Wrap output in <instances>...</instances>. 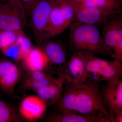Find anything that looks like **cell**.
I'll use <instances>...</instances> for the list:
<instances>
[{"label": "cell", "mask_w": 122, "mask_h": 122, "mask_svg": "<svg viewBox=\"0 0 122 122\" xmlns=\"http://www.w3.org/2000/svg\"><path fill=\"white\" fill-rule=\"evenodd\" d=\"M21 121L14 107L0 99V122H17Z\"/></svg>", "instance_id": "18"}, {"label": "cell", "mask_w": 122, "mask_h": 122, "mask_svg": "<svg viewBox=\"0 0 122 122\" xmlns=\"http://www.w3.org/2000/svg\"><path fill=\"white\" fill-rule=\"evenodd\" d=\"M74 17V9L71 0H58L51 14L48 39L63 33L73 21Z\"/></svg>", "instance_id": "4"}, {"label": "cell", "mask_w": 122, "mask_h": 122, "mask_svg": "<svg viewBox=\"0 0 122 122\" xmlns=\"http://www.w3.org/2000/svg\"><path fill=\"white\" fill-rule=\"evenodd\" d=\"M122 122V111L118 113L114 118L113 122Z\"/></svg>", "instance_id": "25"}, {"label": "cell", "mask_w": 122, "mask_h": 122, "mask_svg": "<svg viewBox=\"0 0 122 122\" xmlns=\"http://www.w3.org/2000/svg\"><path fill=\"white\" fill-rule=\"evenodd\" d=\"M58 0H39L30 10V26L37 40L48 39L47 34L51 12Z\"/></svg>", "instance_id": "5"}, {"label": "cell", "mask_w": 122, "mask_h": 122, "mask_svg": "<svg viewBox=\"0 0 122 122\" xmlns=\"http://www.w3.org/2000/svg\"><path fill=\"white\" fill-rule=\"evenodd\" d=\"M58 79V78L53 77L50 78L46 79L41 81L33 82L25 85V86L27 89L32 90L33 91L35 92L40 88L52 83L57 80Z\"/></svg>", "instance_id": "22"}, {"label": "cell", "mask_w": 122, "mask_h": 122, "mask_svg": "<svg viewBox=\"0 0 122 122\" xmlns=\"http://www.w3.org/2000/svg\"><path fill=\"white\" fill-rule=\"evenodd\" d=\"M26 22L21 13L11 3L0 2V30L24 32Z\"/></svg>", "instance_id": "9"}, {"label": "cell", "mask_w": 122, "mask_h": 122, "mask_svg": "<svg viewBox=\"0 0 122 122\" xmlns=\"http://www.w3.org/2000/svg\"><path fill=\"white\" fill-rule=\"evenodd\" d=\"M50 122H111L110 119L99 114H85L78 113L62 114L56 112L49 117Z\"/></svg>", "instance_id": "14"}, {"label": "cell", "mask_w": 122, "mask_h": 122, "mask_svg": "<svg viewBox=\"0 0 122 122\" xmlns=\"http://www.w3.org/2000/svg\"><path fill=\"white\" fill-rule=\"evenodd\" d=\"M79 52L85 63L86 80L99 83L105 81L111 86H116L121 80L122 62L116 59L110 61L102 59L87 51Z\"/></svg>", "instance_id": "3"}, {"label": "cell", "mask_w": 122, "mask_h": 122, "mask_svg": "<svg viewBox=\"0 0 122 122\" xmlns=\"http://www.w3.org/2000/svg\"><path fill=\"white\" fill-rule=\"evenodd\" d=\"M16 44L20 48L24 58L33 47L30 39L25 36L24 32L18 35Z\"/></svg>", "instance_id": "20"}, {"label": "cell", "mask_w": 122, "mask_h": 122, "mask_svg": "<svg viewBox=\"0 0 122 122\" xmlns=\"http://www.w3.org/2000/svg\"><path fill=\"white\" fill-rule=\"evenodd\" d=\"M85 63L81 52L72 53L71 57L58 74V78L63 84L79 83L86 80Z\"/></svg>", "instance_id": "8"}, {"label": "cell", "mask_w": 122, "mask_h": 122, "mask_svg": "<svg viewBox=\"0 0 122 122\" xmlns=\"http://www.w3.org/2000/svg\"><path fill=\"white\" fill-rule=\"evenodd\" d=\"M1 0H0V2H2V1H1Z\"/></svg>", "instance_id": "26"}, {"label": "cell", "mask_w": 122, "mask_h": 122, "mask_svg": "<svg viewBox=\"0 0 122 122\" xmlns=\"http://www.w3.org/2000/svg\"><path fill=\"white\" fill-rule=\"evenodd\" d=\"M20 33H22L0 30V50L2 53L15 44L18 36Z\"/></svg>", "instance_id": "19"}, {"label": "cell", "mask_w": 122, "mask_h": 122, "mask_svg": "<svg viewBox=\"0 0 122 122\" xmlns=\"http://www.w3.org/2000/svg\"><path fill=\"white\" fill-rule=\"evenodd\" d=\"M69 27L68 45L72 53L87 51L117 60L113 52L105 43L98 26L73 21Z\"/></svg>", "instance_id": "1"}, {"label": "cell", "mask_w": 122, "mask_h": 122, "mask_svg": "<svg viewBox=\"0 0 122 122\" xmlns=\"http://www.w3.org/2000/svg\"><path fill=\"white\" fill-rule=\"evenodd\" d=\"M79 4L86 6L109 9L122 10V0H74Z\"/></svg>", "instance_id": "17"}, {"label": "cell", "mask_w": 122, "mask_h": 122, "mask_svg": "<svg viewBox=\"0 0 122 122\" xmlns=\"http://www.w3.org/2000/svg\"><path fill=\"white\" fill-rule=\"evenodd\" d=\"M46 102L38 95H30L25 97L20 103V115L26 120L34 121L43 116L45 112Z\"/></svg>", "instance_id": "12"}, {"label": "cell", "mask_w": 122, "mask_h": 122, "mask_svg": "<svg viewBox=\"0 0 122 122\" xmlns=\"http://www.w3.org/2000/svg\"><path fill=\"white\" fill-rule=\"evenodd\" d=\"M63 85L58 78L54 82L40 88L35 92L46 102L47 105H56L62 95Z\"/></svg>", "instance_id": "16"}, {"label": "cell", "mask_w": 122, "mask_h": 122, "mask_svg": "<svg viewBox=\"0 0 122 122\" xmlns=\"http://www.w3.org/2000/svg\"><path fill=\"white\" fill-rule=\"evenodd\" d=\"M7 2H10L22 14L24 20L26 21V13L22 7L20 0H5Z\"/></svg>", "instance_id": "24"}, {"label": "cell", "mask_w": 122, "mask_h": 122, "mask_svg": "<svg viewBox=\"0 0 122 122\" xmlns=\"http://www.w3.org/2000/svg\"><path fill=\"white\" fill-rule=\"evenodd\" d=\"M21 76L20 69L11 61L0 60V89L9 95L13 94Z\"/></svg>", "instance_id": "11"}, {"label": "cell", "mask_w": 122, "mask_h": 122, "mask_svg": "<svg viewBox=\"0 0 122 122\" xmlns=\"http://www.w3.org/2000/svg\"><path fill=\"white\" fill-rule=\"evenodd\" d=\"M43 47L41 48L45 53L50 63L58 66V74L66 63V49L62 44L56 41L45 40Z\"/></svg>", "instance_id": "13"}, {"label": "cell", "mask_w": 122, "mask_h": 122, "mask_svg": "<svg viewBox=\"0 0 122 122\" xmlns=\"http://www.w3.org/2000/svg\"><path fill=\"white\" fill-rule=\"evenodd\" d=\"M70 85L74 99L75 113L99 114L111 120L109 112L102 102L99 83L86 80L81 83Z\"/></svg>", "instance_id": "2"}, {"label": "cell", "mask_w": 122, "mask_h": 122, "mask_svg": "<svg viewBox=\"0 0 122 122\" xmlns=\"http://www.w3.org/2000/svg\"><path fill=\"white\" fill-rule=\"evenodd\" d=\"M74 11L73 21L102 26L109 16L122 13V10L99 8L84 6L71 0Z\"/></svg>", "instance_id": "7"}, {"label": "cell", "mask_w": 122, "mask_h": 122, "mask_svg": "<svg viewBox=\"0 0 122 122\" xmlns=\"http://www.w3.org/2000/svg\"><path fill=\"white\" fill-rule=\"evenodd\" d=\"M103 104L109 111L111 122L119 112L122 111V81L115 86L107 84L100 88Z\"/></svg>", "instance_id": "10"}, {"label": "cell", "mask_w": 122, "mask_h": 122, "mask_svg": "<svg viewBox=\"0 0 122 122\" xmlns=\"http://www.w3.org/2000/svg\"><path fill=\"white\" fill-rule=\"evenodd\" d=\"M22 61L30 72L44 71L49 65L45 53L41 48L37 47H33Z\"/></svg>", "instance_id": "15"}, {"label": "cell", "mask_w": 122, "mask_h": 122, "mask_svg": "<svg viewBox=\"0 0 122 122\" xmlns=\"http://www.w3.org/2000/svg\"><path fill=\"white\" fill-rule=\"evenodd\" d=\"M122 13L109 16L102 25V36L116 57L122 61Z\"/></svg>", "instance_id": "6"}, {"label": "cell", "mask_w": 122, "mask_h": 122, "mask_svg": "<svg viewBox=\"0 0 122 122\" xmlns=\"http://www.w3.org/2000/svg\"><path fill=\"white\" fill-rule=\"evenodd\" d=\"M39 0H20L22 5L25 13L30 12V10L35 4Z\"/></svg>", "instance_id": "23"}, {"label": "cell", "mask_w": 122, "mask_h": 122, "mask_svg": "<svg viewBox=\"0 0 122 122\" xmlns=\"http://www.w3.org/2000/svg\"><path fill=\"white\" fill-rule=\"evenodd\" d=\"M53 77L51 75L43 71L30 72L25 80L24 86L33 82L41 81Z\"/></svg>", "instance_id": "21"}]
</instances>
